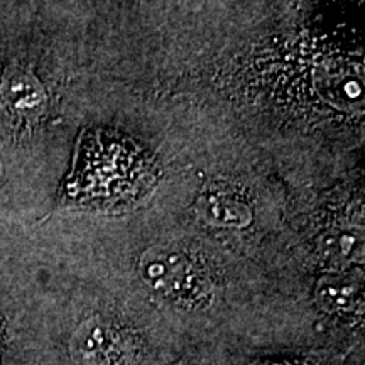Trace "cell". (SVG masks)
Segmentation results:
<instances>
[{
  "instance_id": "ba28073f",
  "label": "cell",
  "mask_w": 365,
  "mask_h": 365,
  "mask_svg": "<svg viewBox=\"0 0 365 365\" xmlns=\"http://www.w3.org/2000/svg\"><path fill=\"white\" fill-rule=\"evenodd\" d=\"M176 365H195V364L191 362V360H181V362L176 364Z\"/></svg>"
},
{
  "instance_id": "6da1fadb",
  "label": "cell",
  "mask_w": 365,
  "mask_h": 365,
  "mask_svg": "<svg viewBox=\"0 0 365 365\" xmlns=\"http://www.w3.org/2000/svg\"><path fill=\"white\" fill-rule=\"evenodd\" d=\"M139 269L143 279L168 299L198 307L212 298L207 272L180 250H149L140 259Z\"/></svg>"
},
{
  "instance_id": "7a4b0ae2",
  "label": "cell",
  "mask_w": 365,
  "mask_h": 365,
  "mask_svg": "<svg viewBox=\"0 0 365 365\" xmlns=\"http://www.w3.org/2000/svg\"><path fill=\"white\" fill-rule=\"evenodd\" d=\"M127 345V336L115 325L90 318L73 333L70 354L76 365H125Z\"/></svg>"
},
{
  "instance_id": "3957f363",
  "label": "cell",
  "mask_w": 365,
  "mask_h": 365,
  "mask_svg": "<svg viewBox=\"0 0 365 365\" xmlns=\"http://www.w3.org/2000/svg\"><path fill=\"white\" fill-rule=\"evenodd\" d=\"M196 213L208 225L223 228H242L252 222L254 213L245 200L230 193L213 191L200 198Z\"/></svg>"
},
{
  "instance_id": "5b68a950",
  "label": "cell",
  "mask_w": 365,
  "mask_h": 365,
  "mask_svg": "<svg viewBox=\"0 0 365 365\" xmlns=\"http://www.w3.org/2000/svg\"><path fill=\"white\" fill-rule=\"evenodd\" d=\"M357 242V235L352 234V232H330L323 239L322 249L323 254L331 261H346L355 252Z\"/></svg>"
},
{
  "instance_id": "52a82bcc",
  "label": "cell",
  "mask_w": 365,
  "mask_h": 365,
  "mask_svg": "<svg viewBox=\"0 0 365 365\" xmlns=\"http://www.w3.org/2000/svg\"><path fill=\"white\" fill-rule=\"evenodd\" d=\"M4 186H6V170H4L2 163H0V210H2L4 205H6V198L2 196Z\"/></svg>"
},
{
  "instance_id": "8992f818",
  "label": "cell",
  "mask_w": 365,
  "mask_h": 365,
  "mask_svg": "<svg viewBox=\"0 0 365 365\" xmlns=\"http://www.w3.org/2000/svg\"><path fill=\"white\" fill-rule=\"evenodd\" d=\"M252 365H307L298 360H286V359H264L259 362H254Z\"/></svg>"
},
{
  "instance_id": "277c9868",
  "label": "cell",
  "mask_w": 365,
  "mask_h": 365,
  "mask_svg": "<svg viewBox=\"0 0 365 365\" xmlns=\"http://www.w3.org/2000/svg\"><path fill=\"white\" fill-rule=\"evenodd\" d=\"M317 303L330 314L349 317L362 312V287L345 277H325L317 286Z\"/></svg>"
}]
</instances>
